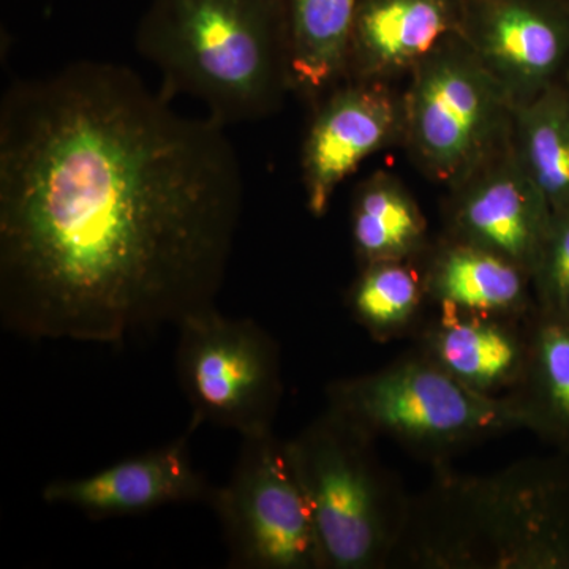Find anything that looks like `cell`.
<instances>
[{
    "instance_id": "1",
    "label": "cell",
    "mask_w": 569,
    "mask_h": 569,
    "mask_svg": "<svg viewBox=\"0 0 569 569\" xmlns=\"http://www.w3.org/2000/svg\"><path fill=\"white\" fill-rule=\"evenodd\" d=\"M227 127L126 66L81 61L0 102V318L123 346L216 307L244 203Z\"/></svg>"
},
{
    "instance_id": "2",
    "label": "cell",
    "mask_w": 569,
    "mask_h": 569,
    "mask_svg": "<svg viewBox=\"0 0 569 569\" xmlns=\"http://www.w3.org/2000/svg\"><path fill=\"white\" fill-rule=\"evenodd\" d=\"M433 468L391 567L569 569L568 462L527 459L485 477Z\"/></svg>"
},
{
    "instance_id": "3",
    "label": "cell",
    "mask_w": 569,
    "mask_h": 569,
    "mask_svg": "<svg viewBox=\"0 0 569 569\" xmlns=\"http://www.w3.org/2000/svg\"><path fill=\"white\" fill-rule=\"evenodd\" d=\"M134 47L164 97H192L224 127L269 118L293 92L284 0H152Z\"/></svg>"
},
{
    "instance_id": "4",
    "label": "cell",
    "mask_w": 569,
    "mask_h": 569,
    "mask_svg": "<svg viewBox=\"0 0 569 569\" xmlns=\"http://www.w3.org/2000/svg\"><path fill=\"white\" fill-rule=\"evenodd\" d=\"M376 441L328 407L284 441L323 569L389 568L399 548L411 497L378 459Z\"/></svg>"
},
{
    "instance_id": "5",
    "label": "cell",
    "mask_w": 569,
    "mask_h": 569,
    "mask_svg": "<svg viewBox=\"0 0 569 569\" xmlns=\"http://www.w3.org/2000/svg\"><path fill=\"white\" fill-rule=\"evenodd\" d=\"M326 402L376 440L395 441L433 467L523 429L509 397L471 391L415 350L376 372L332 381Z\"/></svg>"
},
{
    "instance_id": "6",
    "label": "cell",
    "mask_w": 569,
    "mask_h": 569,
    "mask_svg": "<svg viewBox=\"0 0 569 569\" xmlns=\"http://www.w3.org/2000/svg\"><path fill=\"white\" fill-rule=\"evenodd\" d=\"M410 73L402 141L430 179L452 189L509 144L516 104L460 33Z\"/></svg>"
},
{
    "instance_id": "7",
    "label": "cell",
    "mask_w": 569,
    "mask_h": 569,
    "mask_svg": "<svg viewBox=\"0 0 569 569\" xmlns=\"http://www.w3.org/2000/svg\"><path fill=\"white\" fill-rule=\"evenodd\" d=\"M178 332L176 376L192 408L190 429L211 425L241 438L272 430L283 396L274 337L217 307L187 317Z\"/></svg>"
},
{
    "instance_id": "8",
    "label": "cell",
    "mask_w": 569,
    "mask_h": 569,
    "mask_svg": "<svg viewBox=\"0 0 569 569\" xmlns=\"http://www.w3.org/2000/svg\"><path fill=\"white\" fill-rule=\"evenodd\" d=\"M234 569H323L309 505L272 430L242 437L233 473L209 501Z\"/></svg>"
},
{
    "instance_id": "9",
    "label": "cell",
    "mask_w": 569,
    "mask_h": 569,
    "mask_svg": "<svg viewBox=\"0 0 569 569\" xmlns=\"http://www.w3.org/2000/svg\"><path fill=\"white\" fill-rule=\"evenodd\" d=\"M403 138V97L381 81H342L313 104L301 152L309 212L321 219L340 183Z\"/></svg>"
},
{
    "instance_id": "10",
    "label": "cell",
    "mask_w": 569,
    "mask_h": 569,
    "mask_svg": "<svg viewBox=\"0 0 569 569\" xmlns=\"http://www.w3.org/2000/svg\"><path fill=\"white\" fill-rule=\"evenodd\" d=\"M449 190L445 238L489 250L533 277L553 212L511 141Z\"/></svg>"
},
{
    "instance_id": "11",
    "label": "cell",
    "mask_w": 569,
    "mask_h": 569,
    "mask_svg": "<svg viewBox=\"0 0 569 569\" xmlns=\"http://www.w3.org/2000/svg\"><path fill=\"white\" fill-rule=\"evenodd\" d=\"M460 36L519 108L563 78L569 0H468Z\"/></svg>"
},
{
    "instance_id": "12",
    "label": "cell",
    "mask_w": 569,
    "mask_h": 569,
    "mask_svg": "<svg viewBox=\"0 0 569 569\" xmlns=\"http://www.w3.org/2000/svg\"><path fill=\"white\" fill-rule=\"evenodd\" d=\"M187 430L173 443L121 460L78 479H61L44 486L48 505L78 509L91 519L144 515L153 509L181 503H208L216 486L194 468Z\"/></svg>"
},
{
    "instance_id": "13",
    "label": "cell",
    "mask_w": 569,
    "mask_h": 569,
    "mask_svg": "<svg viewBox=\"0 0 569 569\" xmlns=\"http://www.w3.org/2000/svg\"><path fill=\"white\" fill-rule=\"evenodd\" d=\"M413 337L417 353L479 395L509 397L522 380L529 351L527 317L437 309Z\"/></svg>"
},
{
    "instance_id": "14",
    "label": "cell",
    "mask_w": 569,
    "mask_h": 569,
    "mask_svg": "<svg viewBox=\"0 0 569 569\" xmlns=\"http://www.w3.org/2000/svg\"><path fill=\"white\" fill-rule=\"evenodd\" d=\"M468 0H358L346 81L411 71L448 37L462 33Z\"/></svg>"
},
{
    "instance_id": "15",
    "label": "cell",
    "mask_w": 569,
    "mask_h": 569,
    "mask_svg": "<svg viewBox=\"0 0 569 569\" xmlns=\"http://www.w3.org/2000/svg\"><path fill=\"white\" fill-rule=\"evenodd\" d=\"M425 258L427 298L437 309L526 318L537 306L529 272L489 250L445 238Z\"/></svg>"
},
{
    "instance_id": "16",
    "label": "cell",
    "mask_w": 569,
    "mask_h": 569,
    "mask_svg": "<svg viewBox=\"0 0 569 569\" xmlns=\"http://www.w3.org/2000/svg\"><path fill=\"white\" fill-rule=\"evenodd\" d=\"M526 370L509 399L523 430L569 452V318L535 306L527 317Z\"/></svg>"
},
{
    "instance_id": "17",
    "label": "cell",
    "mask_w": 569,
    "mask_h": 569,
    "mask_svg": "<svg viewBox=\"0 0 569 569\" xmlns=\"http://www.w3.org/2000/svg\"><path fill=\"white\" fill-rule=\"evenodd\" d=\"M358 0H284L291 91L316 104L346 81Z\"/></svg>"
},
{
    "instance_id": "18",
    "label": "cell",
    "mask_w": 569,
    "mask_h": 569,
    "mask_svg": "<svg viewBox=\"0 0 569 569\" xmlns=\"http://www.w3.org/2000/svg\"><path fill=\"white\" fill-rule=\"evenodd\" d=\"M421 208L395 176L377 173L355 192L351 239L359 263L421 260L429 250Z\"/></svg>"
},
{
    "instance_id": "19",
    "label": "cell",
    "mask_w": 569,
    "mask_h": 569,
    "mask_svg": "<svg viewBox=\"0 0 569 569\" xmlns=\"http://www.w3.org/2000/svg\"><path fill=\"white\" fill-rule=\"evenodd\" d=\"M511 144L552 212L569 209V88L563 81L516 108Z\"/></svg>"
},
{
    "instance_id": "20",
    "label": "cell",
    "mask_w": 569,
    "mask_h": 569,
    "mask_svg": "<svg viewBox=\"0 0 569 569\" xmlns=\"http://www.w3.org/2000/svg\"><path fill=\"white\" fill-rule=\"evenodd\" d=\"M417 261L362 264L348 290V312L377 342L415 336L425 321L429 298Z\"/></svg>"
},
{
    "instance_id": "21",
    "label": "cell",
    "mask_w": 569,
    "mask_h": 569,
    "mask_svg": "<svg viewBox=\"0 0 569 569\" xmlns=\"http://www.w3.org/2000/svg\"><path fill=\"white\" fill-rule=\"evenodd\" d=\"M531 280L537 307L569 318V209L552 213L548 238Z\"/></svg>"
},
{
    "instance_id": "22",
    "label": "cell",
    "mask_w": 569,
    "mask_h": 569,
    "mask_svg": "<svg viewBox=\"0 0 569 569\" xmlns=\"http://www.w3.org/2000/svg\"><path fill=\"white\" fill-rule=\"evenodd\" d=\"M561 81H563L565 84H567L569 88V63L567 70H565L563 78H561Z\"/></svg>"
}]
</instances>
